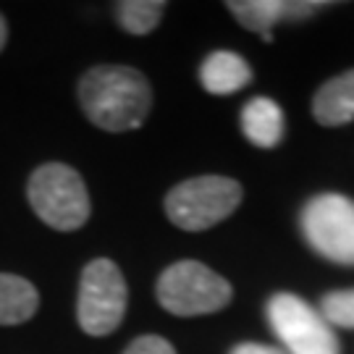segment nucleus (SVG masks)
Here are the masks:
<instances>
[{
  "instance_id": "f257e3e1",
  "label": "nucleus",
  "mask_w": 354,
  "mask_h": 354,
  "mask_svg": "<svg viewBox=\"0 0 354 354\" xmlns=\"http://www.w3.org/2000/svg\"><path fill=\"white\" fill-rule=\"evenodd\" d=\"M79 105L102 131H131L152 108V87L131 66H95L79 82Z\"/></svg>"
},
{
  "instance_id": "f03ea898",
  "label": "nucleus",
  "mask_w": 354,
  "mask_h": 354,
  "mask_svg": "<svg viewBox=\"0 0 354 354\" xmlns=\"http://www.w3.org/2000/svg\"><path fill=\"white\" fill-rule=\"evenodd\" d=\"M26 197L45 226L76 231L89 221V192L84 178L66 163H45L29 176Z\"/></svg>"
},
{
  "instance_id": "7ed1b4c3",
  "label": "nucleus",
  "mask_w": 354,
  "mask_h": 354,
  "mask_svg": "<svg viewBox=\"0 0 354 354\" xmlns=\"http://www.w3.org/2000/svg\"><path fill=\"white\" fill-rule=\"evenodd\" d=\"M155 294L163 310L178 317L218 313L234 297L231 283L197 260H178L165 268L155 283Z\"/></svg>"
},
{
  "instance_id": "20e7f679",
  "label": "nucleus",
  "mask_w": 354,
  "mask_h": 354,
  "mask_svg": "<svg viewBox=\"0 0 354 354\" xmlns=\"http://www.w3.org/2000/svg\"><path fill=\"white\" fill-rule=\"evenodd\" d=\"M241 184L228 176H194L165 194V215L184 231H207L241 205Z\"/></svg>"
},
{
  "instance_id": "39448f33",
  "label": "nucleus",
  "mask_w": 354,
  "mask_h": 354,
  "mask_svg": "<svg viewBox=\"0 0 354 354\" xmlns=\"http://www.w3.org/2000/svg\"><path fill=\"white\" fill-rule=\"evenodd\" d=\"M127 279L113 260L97 257L84 266L79 279V297H76V317L84 333L89 336L113 333L127 315Z\"/></svg>"
},
{
  "instance_id": "423d86ee",
  "label": "nucleus",
  "mask_w": 354,
  "mask_h": 354,
  "mask_svg": "<svg viewBox=\"0 0 354 354\" xmlns=\"http://www.w3.org/2000/svg\"><path fill=\"white\" fill-rule=\"evenodd\" d=\"M304 241L336 266H354V200L344 194H317L302 207Z\"/></svg>"
},
{
  "instance_id": "0eeeda50",
  "label": "nucleus",
  "mask_w": 354,
  "mask_h": 354,
  "mask_svg": "<svg viewBox=\"0 0 354 354\" xmlns=\"http://www.w3.org/2000/svg\"><path fill=\"white\" fill-rule=\"evenodd\" d=\"M266 315L289 354H342L333 328L302 297L289 291L273 294L266 304Z\"/></svg>"
},
{
  "instance_id": "6e6552de",
  "label": "nucleus",
  "mask_w": 354,
  "mask_h": 354,
  "mask_svg": "<svg viewBox=\"0 0 354 354\" xmlns=\"http://www.w3.org/2000/svg\"><path fill=\"white\" fill-rule=\"evenodd\" d=\"M323 0H228L226 8L244 29L257 32L266 42H273V26L279 21H302L323 11Z\"/></svg>"
},
{
  "instance_id": "1a4fd4ad",
  "label": "nucleus",
  "mask_w": 354,
  "mask_h": 354,
  "mask_svg": "<svg viewBox=\"0 0 354 354\" xmlns=\"http://www.w3.org/2000/svg\"><path fill=\"white\" fill-rule=\"evenodd\" d=\"M252 82V68L239 53L213 50L200 66V84L210 95H234Z\"/></svg>"
},
{
  "instance_id": "9d476101",
  "label": "nucleus",
  "mask_w": 354,
  "mask_h": 354,
  "mask_svg": "<svg viewBox=\"0 0 354 354\" xmlns=\"http://www.w3.org/2000/svg\"><path fill=\"white\" fill-rule=\"evenodd\" d=\"M313 115L320 127H344L354 121V68L333 76L317 89Z\"/></svg>"
},
{
  "instance_id": "9b49d317",
  "label": "nucleus",
  "mask_w": 354,
  "mask_h": 354,
  "mask_svg": "<svg viewBox=\"0 0 354 354\" xmlns=\"http://www.w3.org/2000/svg\"><path fill=\"white\" fill-rule=\"evenodd\" d=\"M239 124L244 137L252 142L254 147H266V150L276 147L286 131L283 111L279 102L270 97H252L241 108Z\"/></svg>"
},
{
  "instance_id": "f8f14e48",
  "label": "nucleus",
  "mask_w": 354,
  "mask_h": 354,
  "mask_svg": "<svg viewBox=\"0 0 354 354\" xmlns=\"http://www.w3.org/2000/svg\"><path fill=\"white\" fill-rule=\"evenodd\" d=\"M39 307L35 283L21 276L0 273V326H21L32 320Z\"/></svg>"
},
{
  "instance_id": "ddd939ff",
  "label": "nucleus",
  "mask_w": 354,
  "mask_h": 354,
  "mask_svg": "<svg viewBox=\"0 0 354 354\" xmlns=\"http://www.w3.org/2000/svg\"><path fill=\"white\" fill-rule=\"evenodd\" d=\"M163 0H121L115 3V21L129 35L145 37L163 21Z\"/></svg>"
},
{
  "instance_id": "4468645a",
  "label": "nucleus",
  "mask_w": 354,
  "mask_h": 354,
  "mask_svg": "<svg viewBox=\"0 0 354 354\" xmlns=\"http://www.w3.org/2000/svg\"><path fill=\"white\" fill-rule=\"evenodd\" d=\"M320 315L326 317L330 328H349L354 330V289L328 291L320 299Z\"/></svg>"
},
{
  "instance_id": "2eb2a0df",
  "label": "nucleus",
  "mask_w": 354,
  "mask_h": 354,
  "mask_svg": "<svg viewBox=\"0 0 354 354\" xmlns=\"http://www.w3.org/2000/svg\"><path fill=\"white\" fill-rule=\"evenodd\" d=\"M124 354H176V349L163 336H140L129 344Z\"/></svg>"
},
{
  "instance_id": "dca6fc26",
  "label": "nucleus",
  "mask_w": 354,
  "mask_h": 354,
  "mask_svg": "<svg viewBox=\"0 0 354 354\" xmlns=\"http://www.w3.org/2000/svg\"><path fill=\"white\" fill-rule=\"evenodd\" d=\"M228 354H283L279 346H268V344H236Z\"/></svg>"
},
{
  "instance_id": "f3484780",
  "label": "nucleus",
  "mask_w": 354,
  "mask_h": 354,
  "mask_svg": "<svg viewBox=\"0 0 354 354\" xmlns=\"http://www.w3.org/2000/svg\"><path fill=\"white\" fill-rule=\"evenodd\" d=\"M6 42H8V24H6V19L0 13V50L6 48Z\"/></svg>"
}]
</instances>
